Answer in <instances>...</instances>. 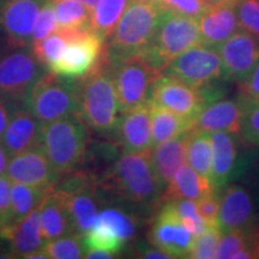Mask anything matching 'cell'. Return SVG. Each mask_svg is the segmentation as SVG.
Wrapping results in <instances>:
<instances>
[{
	"label": "cell",
	"instance_id": "1",
	"mask_svg": "<svg viewBox=\"0 0 259 259\" xmlns=\"http://www.w3.org/2000/svg\"><path fill=\"white\" fill-rule=\"evenodd\" d=\"M150 150L141 153L124 151L103 178V187L138 205L161 203L166 186L155 169Z\"/></svg>",
	"mask_w": 259,
	"mask_h": 259
},
{
	"label": "cell",
	"instance_id": "2",
	"mask_svg": "<svg viewBox=\"0 0 259 259\" xmlns=\"http://www.w3.org/2000/svg\"><path fill=\"white\" fill-rule=\"evenodd\" d=\"M119 114L118 95L103 54L95 70L79 78L77 116L90 130L106 136L115 132Z\"/></svg>",
	"mask_w": 259,
	"mask_h": 259
},
{
	"label": "cell",
	"instance_id": "3",
	"mask_svg": "<svg viewBox=\"0 0 259 259\" xmlns=\"http://www.w3.org/2000/svg\"><path fill=\"white\" fill-rule=\"evenodd\" d=\"M163 9L158 4L131 0L105 47L107 61L138 56L153 41Z\"/></svg>",
	"mask_w": 259,
	"mask_h": 259
},
{
	"label": "cell",
	"instance_id": "4",
	"mask_svg": "<svg viewBox=\"0 0 259 259\" xmlns=\"http://www.w3.org/2000/svg\"><path fill=\"white\" fill-rule=\"evenodd\" d=\"M89 127L77 115L42 124L40 145L60 177L76 170L90 142Z\"/></svg>",
	"mask_w": 259,
	"mask_h": 259
},
{
	"label": "cell",
	"instance_id": "5",
	"mask_svg": "<svg viewBox=\"0 0 259 259\" xmlns=\"http://www.w3.org/2000/svg\"><path fill=\"white\" fill-rule=\"evenodd\" d=\"M79 78L45 72L34 84L23 106L41 124L77 115Z\"/></svg>",
	"mask_w": 259,
	"mask_h": 259
},
{
	"label": "cell",
	"instance_id": "6",
	"mask_svg": "<svg viewBox=\"0 0 259 259\" xmlns=\"http://www.w3.org/2000/svg\"><path fill=\"white\" fill-rule=\"evenodd\" d=\"M199 44L202 38L196 18L163 10L153 41L139 56L162 73L178 56Z\"/></svg>",
	"mask_w": 259,
	"mask_h": 259
},
{
	"label": "cell",
	"instance_id": "7",
	"mask_svg": "<svg viewBox=\"0 0 259 259\" xmlns=\"http://www.w3.org/2000/svg\"><path fill=\"white\" fill-rule=\"evenodd\" d=\"M107 64L115 85L120 114L149 102L153 83L160 72L143 57L138 54L115 61H107Z\"/></svg>",
	"mask_w": 259,
	"mask_h": 259
},
{
	"label": "cell",
	"instance_id": "8",
	"mask_svg": "<svg viewBox=\"0 0 259 259\" xmlns=\"http://www.w3.org/2000/svg\"><path fill=\"white\" fill-rule=\"evenodd\" d=\"M0 53V96L11 105H23L46 67L28 47H11Z\"/></svg>",
	"mask_w": 259,
	"mask_h": 259
},
{
	"label": "cell",
	"instance_id": "9",
	"mask_svg": "<svg viewBox=\"0 0 259 259\" xmlns=\"http://www.w3.org/2000/svg\"><path fill=\"white\" fill-rule=\"evenodd\" d=\"M163 73L197 89H205L222 77V60L216 48L199 44L178 56Z\"/></svg>",
	"mask_w": 259,
	"mask_h": 259
},
{
	"label": "cell",
	"instance_id": "10",
	"mask_svg": "<svg viewBox=\"0 0 259 259\" xmlns=\"http://www.w3.org/2000/svg\"><path fill=\"white\" fill-rule=\"evenodd\" d=\"M149 102L166 108L190 121H193L208 105L203 89L194 88L163 72L154 80Z\"/></svg>",
	"mask_w": 259,
	"mask_h": 259
},
{
	"label": "cell",
	"instance_id": "11",
	"mask_svg": "<svg viewBox=\"0 0 259 259\" xmlns=\"http://www.w3.org/2000/svg\"><path fill=\"white\" fill-rule=\"evenodd\" d=\"M48 0H0V32L9 46L29 47L42 6Z\"/></svg>",
	"mask_w": 259,
	"mask_h": 259
},
{
	"label": "cell",
	"instance_id": "12",
	"mask_svg": "<svg viewBox=\"0 0 259 259\" xmlns=\"http://www.w3.org/2000/svg\"><path fill=\"white\" fill-rule=\"evenodd\" d=\"M105 41L94 31L70 41L59 59L50 67L52 72L70 78H83L100 64Z\"/></svg>",
	"mask_w": 259,
	"mask_h": 259
},
{
	"label": "cell",
	"instance_id": "13",
	"mask_svg": "<svg viewBox=\"0 0 259 259\" xmlns=\"http://www.w3.org/2000/svg\"><path fill=\"white\" fill-rule=\"evenodd\" d=\"M222 60V76L241 83L259 61V41L250 32L235 31L218 48Z\"/></svg>",
	"mask_w": 259,
	"mask_h": 259
},
{
	"label": "cell",
	"instance_id": "14",
	"mask_svg": "<svg viewBox=\"0 0 259 259\" xmlns=\"http://www.w3.org/2000/svg\"><path fill=\"white\" fill-rule=\"evenodd\" d=\"M150 244L166 251L173 258H186L194 235L187 231L170 202H166L155 218L148 234Z\"/></svg>",
	"mask_w": 259,
	"mask_h": 259
},
{
	"label": "cell",
	"instance_id": "15",
	"mask_svg": "<svg viewBox=\"0 0 259 259\" xmlns=\"http://www.w3.org/2000/svg\"><path fill=\"white\" fill-rule=\"evenodd\" d=\"M6 176L14 183L36 187H54L60 179L41 145L10 158Z\"/></svg>",
	"mask_w": 259,
	"mask_h": 259
},
{
	"label": "cell",
	"instance_id": "16",
	"mask_svg": "<svg viewBox=\"0 0 259 259\" xmlns=\"http://www.w3.org/2000/svg\"><path fill=\"white\" fill-rule=\"evenodd\" d=\"M42 124L23 105L14 106L0 143L9 157L40 145Z\"/></svg>",
	"mask_w": 259,
	"mask_h": 259
},
{
	"label": "cell",
	"instance_id": "17",
	"mask_svg": "<svg viewBox=\"0 0 259 259\" xmlns=\"http://www.w3.org/2000/svg\"><path fill=\"white\" fill-rule=\"evenodd\" d=\"M115 132L119 143L127 153H141L153 148L149 102L121 113Z\"/></svg>",
	"mask_w": 259,
	"mask_h": 259
},
{
	"label": "cell",
	"instance_id": "18",
	"mask_svg": "<svg viewBox=\"0 0 259 259\" xmlns=\"http://www.w3.org/2000/svg\"><path fill=\"white\" fill-rule=\"evenodd\" d=\"M218 226L222 233L253 226L254 212L250 193L239 185L227 186L219 197Z\"/></svg>",
	"mask_w": 259,
	"mask_h": 259
},
{
	"label": "cell",
	"instance_id": "19",
	"mask_svg": "<svg viewBox=\"0 0 259 259\" xmlns=\"http://www.w3.org/2000/svg\"><path fill=\"white\" fill-rule=\"evenodd\" d=\"M241 122L242 102L220 100L204 107L193 119L190 130L209 135L219 131L238 135L241 131Z\"/></svg>",
	"mask_w": 259,
	"mask_h": 259
},
{
	"label": "cell",
	"instance_id": "20",
	"mask_svg": "<svg viewBox=\"0 0 259 259\" xmlns=\"http://www.w3.org/2000/svg\"><path fill=\"white\" fill-rule=\"evenodd\" d=\"M197 22L202 44L218 50L227 38L239 30L236 3H227L208 8Z\"/></svg>",
	"mask_w": 259,
	"mask_h": 259
},
{
	"label": "cell",
	"instance_id": "21",
	"mask_svg": "<svg viewBox=\"0 0 259 259\" xmlns=\"http://www.w3.org/2000/svg\"><path fill=\"white\" fill-rule=\"evenodd\" d=\"M0 238L10 242L14 254L30 258L45 245L42 236L40 206L34 209L22 221L0 227Z\"/></svg>",
	"mask_w": 259,
	"mask_h": 259
},
{
	"label": "cell",
	"instance_id": "22",
	"mask_svg": "<svg viewBox=\"0 0 259 259\" xmlns=\"http://www.w3.org/2000/svg\"><path fill=\"white\" fill-rule=\"evenodd\" d=\"M40 215L45 241L74 233L66 196L63 190L54 186L40 205Z\"/></svg>",
	"mask_w": 259,
	"mask_h": 259
},
{
	"label": "cell",
	"instance_id": "23",
	"mask_svg": "<svg viewBox=\"0 0 259 259\" xmlns=\"http://www.w3.org/2000/svg\"><path fill=\"white\" fill-rule=\"evenodd\" d=\"M215 192L212 183L200 176L189 163H184L166 186L162 202L177 199H191L198 202L205 196Z\"/></svg>",
	"mask_w": 259,
	"mask_h": 259
},
{
	"label": "cell",
	"instance_id": "24",
	"mask_svg": "<svg viewBox=\"0 0 259 259\" xmlns=\"http://www.w3.org/2000/svg\"><path fill=\"white\" fill-rule=\"evenodd\" d=\"M187 132L151 148V161L164 186L173 179L177 170L186 163Z\"/></svg>",
	"mask_w": 259,
	"mask_h": 259
},
{
	"label": "cell",
	"instance_id": "25",
	"mask_svg": "<svg viewBox=\"0 0 259 259\" xmlns=\"http://www.w3.org/2000/svg\"><path fill=\"white\" fill-rule=\"evenodd\" d=\"M210 139L212 148V185L216 190L228 181L234 169L238 151L234 138L229 132H212Z\"/></svg>",
	"mask_w": 259,
	"mask_h": 259
},
{
	"label": "cell",
	"instance_id": "26",
	"mask_svg": "<svg viewBox=\"0 0 259 259\" xmlns=\"http://www.w3.org/2000/svg\"><path fill=\"white\" fill-rule=\"evenodd\" d=\"M150 107V124H151V142L154 145L161 144L180 135L185 134L191 128L192 121L187 120L176 113L162 108L160 106L149 102Z\"/></svg>",
	"mask_w": 259,
	"mask_h": 259
},
{
	"label": "cell",
	"instance_id": "27",
	"mask_svg": "<svg viewBox=\"0 0 259 259\" xmlns=\"http://www.w3.org/2000/svg\"><path fill=\"white\" fill-rule=\"evenodd\" d=\"M54 187H36L14 183L11 186V215L10 223L22 221L32 210L38 208Z\"/></svg>",
	"mask_w": 259,
	"mask_h": 259
},
{
	"label": "cell",
	"instance_id": "28",
	"mask_svg": "<svg viewBox=\"0 0 259 259\" xmlns=\"http://www.w3.org/2000/svg\"><path fill=\"white\" fill-rule=\"evenodd\" d=\"M186 161L200 176L212 183V148L209 134L189 130Z\"/></svg>",
	"mask_w": 259,
	"mask_h": 259
},
{
	"label": "cell",
	"instance_id": "29",
	"mask_svg": "<svg viewBox=\"0 0 259 259\" xmlns=\"http://www.w3.org/2000/svg\"><path fill=\"white\" fill-rule=\"evenodd\" d=\"M130 2L131 0H99L90 17L92 30L106 42L111 37Z\"/></svg>",
	"mask_w": 259,
	"mask_h": 259
},
{
	"label": "cell",
	"instance_id": "30",
	"mask_svg": "<svg viewBox=\"0 0 259 259\" xmlns=\"http://www.w3.org/2000/svg\"><path fill=\"white\" fill-rule=\"evenodd\" d=\"M94 226L100 227L124 245L134 236L136 228H137V223L132 216L116 208L101 210L97 215Z\"/></svg>",
	"mask_w": 259,
	"mask_h": 259
},
{
	"label": "cell",
	"instance_id": "31",
	"mask_svg": "<svg viewBox=\"0 0 259 259\" xmlns=\"http://www.w3.org/2000/svg\"><path fill=\"white\" fill-rule=\"evenodd\" d=\"M56 12L58 29H92V14L78 0H51Z\"/></svg>",
	"mask_w": 259,
	"mask_h": 259
},
{
	"label": "cell",
	"instance_id": "32",
	"mask_svg": "<svg viewBox=\"0 0 259 259\" xmlns=\"http://www.w3.org/2000/svg\"><path fill=\"white\" fill-rule=\"evenodd\" d=\"M41 250L46 254V258L52 259H78L85 255L83 235L78 233H71L46 241Z\"/></svg>",
	"mask_w": 259,
	"mask_h": 259
},
{
	"label": "cell",
	"instance_id": "33",
	"mask_svg": "<svg viewBox=\"0 0 259 259\" xmlns=\"http://www.w3.org/2000/svg\"><path fill=\"white\" fill-rule=\"evenodd\" d=\"M69 41L61 34L56 31L44 40L31 45V51L42 66L50 70V67L59 59Z\"/></svg>",
	"mask_w": 259,
	"mask_h": 259
},
{
	"label": "cell",
	"instance_id": "34",
	"mask_svg": "<svg viewBox=\"0 0 259 259\" xmlns=\"http://www.w3.org/2000/svg\"><path fill=\"white\" fill-rule=\"evenodd\" d=\"M222 232L219 226H210L199 235L194 236L193 244L186 258L212 259L216 258Z\"/></svg>",
	"mask_w": 259,
	"mask_h": 259
},
{
	"label": "cell",
	"instance_id": "35",
	"mask_svg": "<svg viewBox=\"0 0 259 259\" xmlns=\"http://www.w3.org/2000/svg\"><path fill=\"white\" fill-rule=\"evenodd\" d=\"M252 228H253V226L247 227V228L235 229V231L222 233L221 238H220L216 258H233V255L242 250L247 245V242L250 241Z\"/></svg>",
	"mask_w": 259,
	"mask_h": 259
},
{
	"label": "cell",
	"instance_id": "36",
	"mask_svg": "<svg viewBox=\"0 0 259 259\" xmlns=\"http://www.w3.org/2000/svg\"><path fill=\"white\" fill-rule=\"evenodd\" d=\"M242 102V122L240 134L247 143L259 147V101Z\"/></svg>",
	"mask_w": 259,
	"mask_h": 259
},
{
	"label": "cell",
	"instance_id": "37",
	"mask_svg": "<svg viewBox=\"0 0 259 259\" xmlns=\"http://www.w3.org/2000/svg\"><path fill=\"white\" fill-rule=\"evenodd\" d=\"M236 16L239 27L259 41V0H238Z\"/></svg>",
	"mask_w": 259,
	"mask_h": 259
},
{
	"label": "cell",
	"instance_id": "38",
	"mask_svg": "<svg viewBox=\"0 0 259 259\" xmlns=\"http://www.w3.org/2000/svg\"><path fill=\"white\" fill-rule=\"evenodd\" d=\"M58 30V22L56 17V12L54 8L52 5L51 0L42 6L40 14L37 16L36 23H35L34 32H32V44L44 40L51 34Z\"/></svg>",
	"mask_w": 259,
	"mask_h": 259
},
{
	"label": "cell",
	"instance_id": "39",
	"mask_svg": "<svg viewBox=\"0 0 259 259\" xmlns=\"http://www.w3.org/2000/svg\"><path fill=\"white\" fill-rule=\"evenodd\" d=\"M160 6L163 10L196 19L208 9L200 0H160Z\"/></svg>",
	"mask_w": 259,
	"mask_h": 259
},
{
	"label": "cell",
	"instance_id": "40",
	"mask_svg": "<svg viewBox=\"0 0 259 259\" xmlns=\"http://www.w3.org/2000/svg\"><path fill=\"white\" fill-rule=\"evenodd\" d=\"M199 215L208 223V226H218L220 199L215 192L210 193L197 202Z\"/></svg>",
	"mask_w": 259,
	"mask_h": 259
},
{
	"label": "cell",
	"instance_id": "41",
	"mask_svg": "<svg viewBox=\"0 0 259 259\" xmlns=\"http://www.w3.org/2000/svg\"><path fill=\"white\" fill-rule=\"evenodd\" d=\"M12 181L6 173L0 174V227L8 225L11 215Z\"/></svg>",
	"mask_w": 259,
	"mask_h": 259
},
{
	"label": "cell",
	"instance_id": "42",
	"mask_svg": "<svg viewBox=\"0 0 259 259\" xmlns=\"http://www.w3.org/2000/svg\"><path fill=\"white\" fill-rule=\"evenodd\" d=\"M240 93L244 101H259V61L250 76L240 83Z\"/></svg>",
	"mask_w": 259,
	"mask_h": 259
},
{
	"label": "cell",
	"instance_id": "43",
	"mask_svg": "<svg viewBox=\"0 0 259 259\" xmlns=\"http://www.w3.org/2000/svg\"><path fill=\"white\" fill-rule=\"evenodd\" d=\"M171 205L174 206L176 211L179 218L183 219H190L196 220L202 218L198 212V208H197V203L191 199H177L171 200Z\"/></svg>",
	"mask_w": 259,
	"mask_h": 259
},
{
	"label": "cell",
	"instance_id": "44",
	"mask_svg": "<svg viewBox=\"0 0 259 259\" xmlns=\"http://www.w3.org/2000/svg\"><path fill=\"white\" fill-rule=\"evenodd\" d=\"M12 108H14V105H11L9 101H6L4 97L0 96V139H2L6 126L9 124Z\"/></svg>",
	"mask_w": 259,
	"mask_h": 259
},
{
	"label": "cell",
	"instance_id": "45",
	"mask_svg": "<svg viewBox=\"0 0 259 259\" xmlns=\"http://www.w3.org/2000/svg\"><path fill=\"white\" fill-rule=\"evenodd\" d=\"M141 254L143 258H150V259H170L173 258L169 253L166 251L161 250V248L155 247L153 246L151 248H144L141 251Z\"/></svg>",
	"mask_w": 259,
	"mask_h": 259
},
{
	"label": "cell",
	"instance_id": "46",
	"mask_svg": "<svg viewBox=\"0 0 259 259\" xmlns=\"http://www.w3.org/2000/svg\"><path fill=\"white\" fill-rule=\"evenodd\" d=\"M114 254L111 252H107L103 250H96V248H89L85 251V255L84 258H95V259H103V258H113Z\"/></svg>",
	"mask_w": 259,
	"mask_h": 259
},
{
	"label": "cell",
	"instance_id": "47",
	"mask_svg": "<svg viewBox=\"0 0 259 259\" xmlns=\"http://www.w3.org/2000/svg\"><path fill=\"white\" fill-rule=\"evenodd\" d=\"M9 155L6 153V150L3 147V144L0 143V174L6 173V168H8V163H9Z\"/></svg>",
	"mask_w": 259,
	"mask_h": 259
},
{
	"label": "cell",
	"instance_id": "48",
	"mask_svg": "<svg viewBox=\"0 0 259 259\" xmlns=\"http://www.w3.org/2000/svg\"><path fill=\"white\" fill-rule=\"evenodd\" d=\"M200 2H202L206 8H211V6L227 4V3H236L238 0H200Z\"/></svg>",
	"mask_w": 259,
	"mask_h": 259
},
{
	"label": "cell",
	"instance_id": "49",
	"mask_svg": "<svg viewBox=\"0 0 259 259\" xmlns=\"http://www.w3.org/2000/svg\"><path fill=\"white\" fill-rule=\"evenodd\" d=\"M78 2L82 3L83 5H85L87 9H88L90 11V14H92V11L94 9H95L96 4L99 3V0H78Z\"/></svg>",
	"mask_w": 259,
	"mask_h": 259
},
{
	"label": "cell",
	"instance_id": "50",
	"mask_svg": "<svg viewBox=\"0 0 259 259\" xmlns=\"http://www.w3.org/2000/svg\"><path fill=\"white\" fill-rule=\"evenodd\" d=\"M139 2L151 3V4H158V5H160V0H139Z\"/></svg>",
	"mask_w": 259,
	"mask_h": 259
},
{
	"label": "cell",
	"instance_id": "51",
	"mask_svg": "<svg viewBox=\"0 0 259 259\" xmlns=\"http://www.w3.org/2000/svg\"><path fill=\"white\" fill-rule=\"evenodd\" d=\"M0 53H2V51H0Z\"/></svg>",
	"mask_w": 259,
	"mask_h": 259
}]
</instances>
